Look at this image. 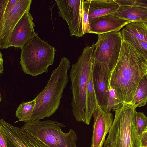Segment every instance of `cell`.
Returning a JSON list of instances; mask_svg holds the SVG:
<instances>
[{
  "label": "cell",
  "mask_w": 147,
  "mask_h": 147,
  "mask_svg": "<svg viewBox=\"0 0 147 147\" xmlns=\"http://www.w3.org/2000/svg\"><path fill=\"white\" fill-rule=\"evenodd\" d=\"M147 73V60L123 37L117 63L108 79L117 98L123 103L133 105L138 84Z\"/></svg>",
  "instance_id": "1"
},
{
  "label": "cell",
  "mask_w": 147,
  "mask_h": 147,
  "mask_svg": "<svg viewBox=\"0 0 147 147\" xmlns=\"http://www.w3.org/2000/svg\"><path fill=\"white\" fill-rule=\"evenodd\" d=\"M70 64L69 60L63 57L58 67L53 70L47 85L34 99L35 104L30 121L50 117L57 109L68 82L67 72Z\"/></svg>",
  "instance_id": "2"
},
{
  "label": "cell",
  "mask_w": 147,
  "mask_h": 147,
  "mask_svg": "<svg viewBox=\"0 0 147 147\" xmlns=\"http://www.w3.org/2000/svg\"><path fill=\"white\" fill-rule=\"evenodd\" d=\"M96 46L93 44L83 49L77 61L73 64L69 73L72 94V111L76 120L85 123L84 111L86 92L91 64L92 55Z\"/></svg>",
  "instance_id": "3"
},
{
  "label": "cell",
  "mask_w": 147,
  "mask_h": 147,
  "mask_svg": "<svg viewBox=\"0 0 147 147\" xmlns=\"http://www.w3.org/2000/svg\"><path fill=\"white\" fill-rule=\"evenodd\" d=\"M136 107L124 103L115 111L113 124L104 142L105 147H142L140 136L134 121Z\"/></svg>",
  "instance_id": "4"
},
{
  "label": "cell",
  "mask_w": 147,
  "mask_h": 147,
  "mask_svg": "<svg viewBox=\"0 0 147 147\" xmlns=\"http://www.w3.org/2000/svg\"><path fill=\"white\" fill-rule=\"evenodd\" d=\"M20 60L25 74L34 76L48 71L54 60L55 48L36 36L21 49Z\"/></svg>",
  "instance_id": "5"
},
{
  "label": "cell",
  "mask_w": 147,
  "mask_h": 147,
  "mask_svg": "<svg viewBox=\"0 0 147 147\" xmlns=\"http://www.w3.org/2000/svg\"><path fill=\"white\" fill-rule=\"evenodd\" d=\"M62 123L51 120H33L25 123L21 127L49 147H77L78 138L72 129L64 132Z\"/></svg>",
  "instance_id": "6"
},
{
  "label": "cell",
  "mask_w": 147,
  "mask_h": 147,
  "mask_svg": "<svg viewBox=\"0 0 147 147\" xmlns=\"http://www.w3.org/2000/svg\"><path fill=\"white\" fill-rule=\"evenodd\" d=\"M98 36L91 63L97 66L103 76L108 79L117 63L123 37L121 31L111 32Z\"/></svg>",
  "instance_id": "7"
},
{
  "label": "cell",
  "mask_w": 147,
  "mask_h": 147,
  "mask_svg": "<svg viewBox=\"0 0 147 147\" xmlns=\"http://www.w3.org/2000/svg\"><path fill=\"white\" fill-rule=\"evenodd\" d=\"M59 16L67 22L71 36L84 35L83 0H55Z\"/></svg>",
  "instance_id": "8"
},
{
  "label": "cell",
  "mask_w": 147,
  "mask_h": 147,
  "mask_svg": "<svg viewBox=\"0 0 147 147\" xmlns=\"http://www.w3.org/2000/svg\"><path fill=\"white\" fill-rule=\"evenodd\" d=\"M0 130L7 147H49L21 127L13 126L3 119L0 121Z\"/></svg>",
  "instance_id": "9"
},
{
  "label": "cell",
  "mask_w": 147,
  "mask_h": 147,
  "mask_svg": "<svg viewBox=\"0 0 147 147\" xmlns=\"http://www.w3.org/2000/svg\"><path fill=\"white\" fill-rule=\"evenodd\" d=\"M33 18L29 11L26 13L16 24L8 39L9 47L21 49L33 38L38 35L35 32Z\"/></svg>",
  "instance_id": "10"
},
{
  "label": "cell",
  "mask_w": 147,
  "mask_h": 147,
  "mask_svg": "<svg viewBox=\"0 0 147 147\" xmlns=\"http://www.w3.org/2000/svg\"><path fill=\"white\" fill-rule=\"evenodd\" d=\"M94 121L91 147H103L107 134L113 121V114L104 111L98 105L93 113Z\"/></svg>",
  "instance_id": "11"
},
{
  "label": "cell",
  "mask_w": 147,
  "mask_h": 147,
  "mask_svg": "<svg viewBox=\"0 0 147 147\" xmlns=\"http://www.w3.org/2000/svg\"><path fill=\"white\" fill-rule=\"evenodd\" d=\"M31 0H18L7 16L3 26L0 31V48L9 47V36L14 27L22 16L29 11L32 3Z\"/></svg>",
  "instance_id": "12"
},
{
  "label": "cell",
  "mask_w": 147,
  "mask_h": 147,
  "mask_svg": "<svg viewBox=\"0 0 147 147\" xmlns=\"http://www.w3.org/2000/svg\"><path fill=\"white\" fill-rule=\"evenodd\" d=\"M130 22L119 18L113 14L99 17L89 22V33L98 36L111 32L119 31Z\"/></svg>",
  "instance_id": "13"
},
{
  "label": "cell",
  "mask_w": 147,
  "mask_h": 147,
  "mask_svg": "<svg viewBox=\"0 0 147 147\" xmlns=\"http://www.w3.org/2000/svg\"><path fill=\"white\" fill-rule=\"evenodd\" d=\"M83 4L88 9L89 22L99 17L113 14L119 6L114 0H87Z\"/></svg>",
  "instance_id": "14"
},
{
  "label": "cell",
  "mask_w": 147,
  "mask_h": 147,
  "mask_svg": "<svg viewBox=\"0 0 147 147\" xmlns=\"http://www.w3.org/2000/svg\"><path fill=\"white\" fill-rule=\"evenodd\" d=\"M94 90L98 105L107 112L109 94L108 79L104 77L96 65L91 63Z\"/></svg>",
  "instance_id": "15"
},
{
  "label": "cell",
  "mask_w": 147,
  "mask_h": 147,
  "mask_svg": "<svg viewBox=\"0 0 147 147\" xmlns=\"http://www.w3.org/2000/svg\"><path fill=\"white\" fill-rule=\"evenodd\" d=\"M113 14L131 22H146L147 20V9L141 7L119 6Z\"/></svg>",
  "instance_id": "16"
},
{
  "label": "cell",
  "mask_w": 147,
  "mask_h": 147,
  "mask_svg": "<svg viewBox=\"0 0 147 147\" xmlns=\"http://www.w3.org/2000/svg\"><path fill=\"white\" fill-rule=\"evenodd\" d=\"M98 105L94 86L91 64L89 75L86 88L84 115L85 123L87 125H89L90 124L92 117Z\"/></svg>",
  "instance_id": "17"
},
{
  "label": "cell",
  "mask_w": 147,
  "mask_h": 147,
  "mask_svg": "<svg viewBox=\"0 0 147 147\" xmlns=\"http://www.w3.org/2000/svg\"><path fill=\"white\" fill-rule=\"evenodd\" d=\"M124 28L133 38L147 42V24L145 22H131Z\"/></svg>",
  "instance_id": "18"
},
{
  "label": "cell",
  "mask_w": 147,
  "mask_h": 147,
  "mask_svg": "<svg viewBox=\"0 0 147 147\" xmlns=\"http://www.w3.org/2000/svg\"><path fill=\"white\" fill-rule=\"evenodd\" d=\"M147 103V73L139 82L134 96L133 104L136 107Z\"/></svg>",
  "instance_id": "19"
},
{
  "label": "cell",
  "mask_w": 147,
  "mask_h": 147,
  "mask_svg": "<svg viewBox=\"0 0 147 147\" xmlns=\"http://www.w3.org/2000/svg\"><path fill=\"white\" fill-rule=\"evenodd\" d=\"M35 104L34 99L30 101L20 104L17 108L15 113L16 116L18 120L15 123L21 121L26 123L30 121Z\"/></svg>",
  "instance_id": "20"
},
{
  "label": "cell",
  "mask_w": 147,
  "mask_h": 147,
  "mask_svg": "<svg viewBox=\"0 0 147 147\" xmlns=\"http://www.w3.org/2000/svg\"><path fill=\"white\" fill-rule=\"evenodd\" d=\"M109 94L107 112H113L119 109L124 103L117 97L115 90L108 84Z\"/></svg>",
  "instance_id": "21"
},
{
  "label": "cell",
  "mask_w": 147,
  "mask_h": 147,
  "mask_svg": "<svg viewBox=\"0 0 147 147\" xmlns=\"http://www.w3.org/2000/svg\"><path fill=\"white\" fill-rule=\"evenodd\" d=\"M123 38L129 41L147 60V42L138 41L131 37L123 28L121 31Z\"/></svg>",
  "instance_id": "22"
},
{
  "label": "cell",
  "mask_w": 147,
  "mask_h": 147,
  "mask_svg": "<svg viewBox=\"0 0 147 147\" xmlns=\"http://www.w3.org/2000/svg\"><path fill=\"white\" fill-rule=\"evenodd\" d=\"M135 125L139 134L140 136L147 128V117L143 112H137L135 111L134 115Z\"/></svg>",
  "instance_id": "23"
},
{
  "label": "cell",
  "mask_w": 147,
  "mask_h": 147,
  "mask_svg": "<svg viewBox=\"0 0 147 147\" xmlns=\"http://www.w3.org/2000/svg\"><path fill=\"white\" fill-rule=\"evenodd\" d=\"M119 6L136 7L147 9V0H114Z\"/></svg>",
  "instance_id": "24"
},
{
  "label": "cell",
  "mask_w": 147,
  "mask_h": 147,
  "mask_svg": "<svg viewBox=\"0 0 147 147\" xmlns=\"http://www.w3.org/2000/svg\"><path fill=\"white\" fill-rule=\"evenodd\" d=\"M83 22L84 35L89 33L90 30L89 21L88 17V11L87 8L83 4Z\"/></svg>",
  "instance_id": "25"
},
{
  "label": "cell",
  "mask_w": 147,
  "mask_h": 147,
  "mask_svg": "<svg viewBox=\"0 0 147 147\" xmlns=\"http://www.w3.org/2000/svg\"><path fill=\"white\" fill-rule=\"evenodd\" d=\"M18 0H8L5 7L3 16V24L9 14L11 11Z\"/></svg>",
  "instance_id": "26"
},
{
  "label": "cell",
  "mask_w": 147,
  "mask_h": 147,
  "mask_svg": "<svg viewBox=\"0 0 147 147\" xmlns=\"http://www.w3.org/2000/svg\"><path fill=\"white\" fill-rule=\"evenodd\" d=\"M8 0H0V31L3 24V16Z\"/></svg>",
  "instance_id": "27"
},
{
  "label": "cell",
  "mask_w": 147,
  "mask_h": 147,
  "mask_svg": "<svg viewBox=\"0 0 147 147\" xmlns=\"http://www.w3.org/2000/svg\"><path fill=\"white\" fill-rule=\"evenodd\" d=\"M142 147H147V130L140 136Z\"/></svg>",
  "instance_id": "28"
},
{
  "label": "cell",
  "mask_w": 147,
  "mask_h": 147,
  "mask_svg": "<svg viewBox=\"0 0 147 147\" xmlns=\"http://www.w3.org/2000/svg\"><path fill=\"white\" fill-rule=\"evenodd\" d=\"M2 54L0 52V74H1L3 73V59L2 57Z\"/></svg>",
  "instance_id": "29"
},
{
  "label": "cell",
  "mask_w": 147,
  "mask_h": 147,
  "mask_svg": "<svg viewBox=\"0 0 147 147\" xmlns=\"http://www.w3.org/2000/svg\"><path fill=\"white\" fill-rule=\"evenodd\" d=\"M146 22V23L147 24V20L146 21V22Z\"/></svg>",
  "instance_id": "30"
},
{
  "label": "cell",
  "mask_w": 147,
  "mask_h": 147,
  "mask_svg": "<svg viewBox=\"0 0 147 147\" xmlns=\"http://www.w3.org/2000/svg\"><path fill=\"white\" fill-rule=\"evenodd\" d=\"M146 130H147V128H146ZM146 130H145V131H146Z\"/></svg>",
  "instance_id": "31"
}]
</instances>
